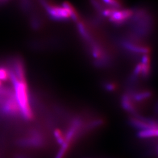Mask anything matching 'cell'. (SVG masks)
Masks as SVG:
<instances>
[{"mask_svg": "<svg viewBox=\"0 0 158 158\" xmlns=\"http://www.w3.org/2000/svg\"><path fill=\"white\" fill-rule=\"evenodd\" d=\"M10 78L14 86L15 98L19 108V112L25 119L30 120L33 117V113L30 106L25 75L18 76L11 72H10Z\"/></svg>", "mask_w": 158, "mask_h": 158, "instance_id": "6da1fadb", "label": "cell"}, {"mask_svg": "<svg viewBox=\"0 0 158 158\" xmlns=\"http://www.w3.org/2000/svg\"><path fill=\"white\" fill-rule=\"evenodd\" d=\"M132 12L129 10L122 11H114L112 9H107L105 11L106 16L110 17L114 22L121 23L124 22L132 15Z\"/></svg>", "mask_w": 158, "mask_h": 158, "instance_id": "7a4b0ae2", "label": "cell"}, {"mask_svg": "<svg viewBox=\"0 0 158 158\" xmlns=\"http://www.w3.org/2000/svg\"><path fill=\"white\" fill-rule=\"evenodd\" d=\"M138 137L140 138H149L155 137L158 136V130L157 127L148 128L141 130L138 133Z\"/></svg>", "mask_w": 158, "mask_h": 158, "instance_id": "3957f363", "label": "cell"}, {"mask_svg": "<svg viewBox=\"0 0 158 158\" xmlns=\"http://www.w3.org/2000/svg\"><path fill=\"white\" fill-rule=\"evenodd\" d=\"M54 135L55 139L56 140L57 142L59 144L61 145L63 143H64V137L60 130H55L54 133Z\"/></svg>", "mask_w": 158, "mask_h": 158, "instance_id": "277c9868", "label": "cell"}, {"mask_svg": "<svg viewBox=\"0 0 158 158\" xmlns=\"http://www.w3.org/2000/svg\"><path fill=\"white\" fill-rule=\"evenodd\" d=\"M10 78V72H8L6 69L0 67V81L7 80Z\"/></svg>", "mask_w": 158, "mask_h": 158, "instance_id": "5b68a950", "label": "cell"}, {"mask_svg": "<svg viewBox=\"0 0 158 158\" xmlns=\"http://www.w3.org/2000/svg\"><path fill=\"white\" fill-rule=\"evenodd\" d=\"M103 1L109 4L112 5L116 6V7H118L120 5L118 0H103Z\"/></svg>", "mask_w": 158, "mask_h": 158, "instance_id": "8992f818", "label": "cell"}]
</instances>
